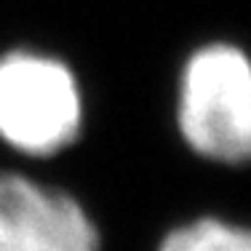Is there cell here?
Returning <instances> with one entry per match:
<instances>
[{"label": "cell", "mask_w": 251, "mask_h": 251, "mask_svg": "<svg viewBox=\"0 0 251 251\" xmlns=\"http://www.w3.org/2000/svg\"><path fill=\"white\" fill-rule=\"evenodd\" d=\"M80 91L62 62L38 53L0 56V139L27 155H51L80 131Z\"/></svg>", "instance_id": "cell-2"}, {"label": "cell", "mask_w": 251, "mask_h": 251, "mask_svg": "<svg viewBox=\"0 0 251 251\" xmlns=\"http://www.w3.org/2000/svg\"><path fill=\"white\" fill-rule=\"evenodd\" d=\"M160 251H251V230L222 219H198L171 232Z\"/></svg>", "instance_id": "cell-4"}, {"label": "cell", "mask_w": 251, "mask_h": 251, "mask_svg": "<svg viewBox=\"0 0 251 251\" xmlns=\"http://www.w3.org/2000/svg\"><path fill=\"white\" fill-rule=\"evenodd\" d=\"M187 145L219 163L251 160V62L235 46L214 43L193 53L179 97Z\"/></svg>", "instance_id": "cell-1"}, {"label": "cell", "mask_w": 251, "mask_h": 251, "mask_svg": "<svg viewBox=\"0 0 251 251\" xmlns=\"http://www.w3.org/2000/svg\"><path fill=\"white\" fill-rule=\"evenodd\" d=\"M0 251H99V235L75 198L0 171Z\"/></svg>", "instance_id": "cell-3"}]
</instances>
